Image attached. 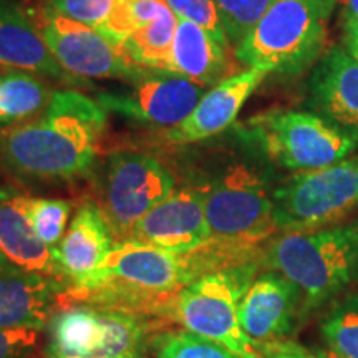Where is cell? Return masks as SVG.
Instances as JSON below:
<instances>
[{"instance_id":"22","label":"cell","mask_w":358,"mask_h":358,"mask_svg":"<svg viewBox=\"0 0 358 358\" xmlns=\"http://www.w3.org/2000/svg\"><path fill=\"white\" fill-rule=\"evenodd\" d=\"M227 48L216 42L204 29L189 20L178 19L173 42V73L199 83L201 87H216L231 77Z\"/></svg>"},{"instance_id":"17","label":"cell","mask_w":358,"mask_h":358,"mask_svg":"<svg viewBox=\"0 0 358 358\" xmlns=\"http://www.w3.org/2000/svg\"><path fill=\"white\" fill-rule=\"evenodd\" d=\"M64 292V280L15 266L7 268L0 274V330H45Z\"/></svg>"},{"instance_id":"32","label":"cell","mask_w":358,"mask_h":358,"mask_svg":"<svg viewBox=\"0 0 358 358\" xmlns=\"http://www.w3.org/2000/svg\"><path fill=\"white\" fill-rule=\"evenodd\" d=\"M345 48L358 60V15L345 20Z\"/></svg>"},{"instance_id":"24","label":"cell","mask_w":358,"mask_h":358,"mask_svg":"<svg viewBox=\"0 0 358 358\" xmlns=\"http://www.w3.org/2000/svg\"><path fill=\"white\" fill-rule=\"evenodd\" d=\"M20 201L35 234L57 256L66 227H69L71 203L65 199L29 198V196H20Z\"/></svg>"},{"instance_id":"1","label":"cell","mask_w":358,"mask_h":358,"mask_svg":"<svg viewBox=\"0 0 358 358\" xmlns=\"http://www.w3.org/2000/svg\"><path fill=\"white\" fill-rule=\"evenodd\" d=\"M106 110L73 90L53 93L34 122L0 128V169L40 181H73L95 169Z\"/></svg>"},{"instance_id":"9","label":"cell","mask_w":358,"mask_h":358,"mask_svg":"<svg viewBox=\"0 0 358 358\" xmlns=\"http://www.w3.org/2000/svg\"><path fill=\"white\" fill-rule=\"evenodd\" d=\"M176 189V176L163 161L141 151H116L103 161L96 179L98 206L120 243L155 206Z\"/></svg>"},{"instance_id":"18","label":"cell","mask_w":358,"mask_h":358,"mask_svg":"<svg viewBox=\"0 0 358 358\" xmlns=\"http://www.w3.org/2000/svg\"><path fill=\"white\" fill-rule=\"evenodd\" d=\"M115 236L100 206L83 203L75 213L58 248L57 259L65 282L78 285L95 272L115 245Z\"/></svg>"},{"instance_id":"29","label":"cell","mask_w":358,"mask_h":358,"mask_svg":"<svg viewBox=\"0 0 358 358\" xmlns=\"http://www.w3.org/2000/svg\"><path fill=\"white\" fill-rule=\"evenodd\" d=\"M118 0H52V8L60 15L96 29L108 19Z\"/></svg>"},{"instance_id":"21","label":"cell","mask_w":358,"mask_h":358,"mask_svg":"<svg viewBox=\"0 0 358 358\" xmlns=\"http://www.w3.org/2000/svg\"><path fill=\"white\" fill-rule=\"evenodd\" d=\"M0 252L22 271L65 280L55 252L30 226L20 196H0Z\"/></svg>"},{"instance_id":"28","label":"cell","mask_w":358,"mask_h":358,"mask_svg":"<svg viewBox=\"0 0 358 358\" xmlns=\"http://www.w3.org/2000/svg\"><path fill=\"white\" fill-rule=\"evenodd\" d=\"M166 3L171 7L178 19L189 20L192 24L199 25L222 47H231L214 0H166Z\"/></svg>"},{"instance_id":"7","label":"cell","mask_w":358,"mask_h":358,"mask_svg":"<svg viewBox=\"0 0 358 358\" xmlns=\"http://www.w3.org/2000/svg\"><path fill=\"white\" fill-rule=\"evenodd\" d=\"M252 274L248 264L206 272L176 294L173 315L186 332L211 340L237 357L262 358L239 322V303Z\"/></svg>"},{"instance_id":"26","label":"cell","mask_w":358,"mask_h":358,"mask_svg":"<svg viewBox=\"0 0 358 358\" xmlns=\"http://www.w3.org/2000/svg\"><path fill=\"white\" fill-rule=\"evenodd\" d=\"M227 42L237 47L266 15L274 0H214Z\"/></svg>"},{"instance_id":"27","label":"cell","mask_w":358,"mask_h":358,"mask_svg":"<svg viewBox=\"0 0 358 358\" xmlns=\"http://www.w3.org/2000/svg\"><path fill=\"white\" fill-rule=\"evenodd\" d=\"M156 358H241L217 343L189 332H169L156 340Z\"/></svg>"},{"instance_id":"33","label":"cell","mask_w":358,"mask_h":358,"mask_svg":"<svg viewBox=\"0 0 358 358\" xmlns=\"http://www.w3.org/2000/svg\"><path fill=\"white\" fill-rule=\"evenodd\" d=\"M355 15H358V0H347L343 3V20L352 19Z\"/></svg>"},{"instance_id":"16","label":"cell","mask_w":358,"mask_h":358,"mask_svg":"<svg viewBox=\"0 0 358 358\" xmlns=\"http://www.w3.org/2000/svg\"><path fill=\"white\" fill-rule=\"evenodd\" d=\"M308 106L358 138V60L347 48H330L315 66L308 83Z\"/></svg>"},{"instance_id":"19","label":"cell","mask_w":358,"mask_h":358,"mask_svg":"<svg viewBox=\"0 0 358 358\" xmlns=\"http://www.w3.org/2000/svg\"><path fill=\"white\" fill-rule=\"evenodd\" d=\"M3 70H24L73 82V75L52 55L38 27L19 7L0 0V71Z\"/></svg>"},{"instance_id":"10","label":"cell","mask_w":358,"mask_h":358,"mask_svg":"<svg viewBox=\"0 0 358 358\" xmlns=\"http://www.w3.org/2000/svg\"><path fill=\"white\" fill-rule=\"evenodd\" d=\"M45 330L48 358H138L148 334L136 313L100 306L57 310Z\"/></svg>"},{"instance_id":"23","label":"cell","mask_w":358,"mask_h":358,"mask_svg":"<svg viewBox=\"0 0 358 358\" xmlns=\"http://www.w3.org/2000/svg\"><path fill=\"white\" fill-rule=\"evenodd\" d=\"M53 93L35 73L24 70L0 71V128L30 122L43 113Z\"/></svg>"},{"instance_id":"11","label":"cell","mask_w":358,"mask_h":358,"mask_svg":"<svg viewBox=\"0 0 358 358\" xmlns=\"http://www.w3.org/2000/svg\"><path fill=\"white\" fill-rule=\"evenodd\" d=\"M40 34L62 69L82 78H123L136 82L150 69L133 64L120 47L101 37L92 27L45 10Z\"/></svg>"},{"instance_id":"13","label":"cell","mask_w":358,"mask_h":358,"mask_svg":"<svg viewBox=\"0 0 358 358\" xmlns=\"http://www.w3.org/2000/svg\"><path fill=\"white\" fill-rule=\"evenodd\" d=\"M128 241L176 254H194L211 245L201 194L192 186L176 187L136 222Z\"/></svg>"},{"instance_id":"6","label":"cell","mask_w":358,"mask_h":358,"mask_svg":"<svg viewBox=\"0 0 358 358\" xmlns=\"http://www.w3.org/2000/svg\"><path fill=\"white\" fill-rule=\"evenodd\" d=\"M239 134L277 166L297 173L338 163L358 146V138L322 116L295 110L254 116Z\"/></svg>"},{"instance_id":"2","label":"cell","mask_w":358,"mask_h":358,"mask_svg":"<svg viewBox=\"0 0 358 358\" xmlns=\"http://www.w3.org/2000/svg\"><path fill=\"white\" fill-rule=\"evenodd\" d=\"M203 198L211 244L237 257L274 236V187L266 173L248 161H232L191 185Z\"/></svg>"},{"instance_id":"31","label":"cell","mask_w":358,"mask_h":358,"mask_svg":"<svg viewBox=\"0 0 358 358\" xmlns=\"http://www.w3.org/2000/svg\"><path fill=\"white\" fill-rule=\"evenodd\" d=\"M266 358H319L294 343H275L266 348Z\"/></svg>"},{"instance_id":"5","label":"cell","mask_w":358,"mask_h":358,"mask_svg":"<svg viewBox=\"0 0 358 358\" xmlns=\"http://www.w3.org/2000/svg\"><path fill=\"white\" fill-rule=\"evenodd\" d=\"M335 3V0H274L236 47V58L266 73H301L324 48Z\"/></svg>"},{"instance_id":"20","label":"cell","mask_w":358,"mask_h":358,"mask_svg":"<svg viewBox=\"0 0 358 358\" xmlns=\"http://www.w3.org/2000/svg\"><path fill=\"white\" fill-rule=\"evenodd\" d=\"M134 20L133 34L123 43L133 64L150 70L173 71V42L178 17L166 0H128Z\"/></svg>"},{"instance_id":"30","label":"cell","mask_w":358,"mask_h":358,"mask_svg":"<svg viewBox=\"0 0 358 358\" xmlns=\"http://www.w3.org/2000/svg\"><path fill=\"white\" fill-rule=\"evenodd\" d=\"M43 330H0V358H30L37 350Z\"/></svg>"},{"instance_id":"34","label":"cell","mask_w":358,"mask_h":358,"mask_svg":"<svg viewBox=\"0 0 358 358\" xmlns=\"http://www.w3.org/2000/svg\"><path fill=\"white\" fill-rule=\"evenodd\" d=\"M10 267H12V264L7 261L6 256H3L2 252H0V274H2V272H6L7 268H10Z\"/></svg>"},{"instance_id":"4","label":"cell","mask_w":358,"mask_h":358,"mask_svg":"<svg viewBox=\"0 0 358 358\" xmlns=\"http://www.w3.org/2000/svg\"><path fill=\"white\" fill-rule=\"evenodd\" d=\"M267 264L301 290L306 307H319L358 274V226L282 232L267 248Z\"/></svg>"},{"instance_id":"25","label":"cell","mask_w":358,"mask_h":358,"mask_svg":"<svg viewBox=\"0 0 358 358\" xmlns=\"http://www.w3.org/2000/svg\"><path fill=\"white\" fill-rule=\"evenodd\" d=\"M329 350L342 358H358V295H348L322 322Z\"/></svg>"},{"instance_id":"15","label":"cell","mask_w":358,"mask_h":358,"mask_svg":"<svg viewBox=\"0 0 358 358\" xmlns=\"http://www.w3.org/2000/svg\"><path fill=\"white\" fill-rule=\"evenodd\" d=\"M266 75L262 70L249 69L224 78L204 93L185 122L164 129L161 141L164 145H191L222 133L236 122L244 103Z\"/></svg>"},{"instance_id":"36","label":"cell","mask_w":358,"mask_h":358,"mask_svg":"<svg viewBox=\"0 0 358 358\" xmlns=\"http://www.w3.org/2000/svg\"><path fill=\"white\" fill-rule=\"evenodd\" d=\"M335 2H337V3H345L347 0H335Z\"/></svg>"},{"instance_id":"14","label":"cell","mask_w":358,"mask_h":358,"mask_svg":"<svg viewBox=\"0 0 358 358\" xmlns=\"http://www.w3.org/2000/svg\"><path fill=\"white\" fill-rule=\"evenodd\" d=\"M301 306V290L279 272H267L241 299V327L257 348L275 345L290 334Z\"/></svg>"},{"instance_id":"12","label":"cell","mask_w":358,"mask_h":358,"mask_svg":"<svg viewBox=\"0 0 358 358\" xmlns=\"http://www.w3.org/2000/svg\"><path fill=\"white\" fill-rule=\"evenodd\" d=\"M131 85L128 93H100L98 103L131 122L163 129L185 122L206 93L199 83L161 70H148Z\"/></svg>"},{"instance_id":"3","label":"cell","mask_w":358,"mask_h":358,"mask_svg":"<svg viewBox=\"0 0 358 358\" xmlns=\"http://www.w3.org/2000/svg\"><path fill=\"white\" fill-rule=\"evenodd\" d=\"M229 259L208 245L194 254H176L155 245L127 241L116 243L101 266L75 285L73 292L85 295L156 297L179 292L206 272L217 271L216 264Z\"/></svg>"},{"instance_id":"37","label":"cell","mask_w":358,"mask_h":358,"mask_svg":"<svg viewBox=\"0 0 358 358\" xmlns=\"http://www.w3.org/2000/svg\"><path fill=\"white\" fill-rule=\"evenodd\" d=\"M138 358H145V357H138Z\"/></svg>"},{"instance_id":"8","label":"cell","mask_w":358,"mask_h":358,"mask_svg":"<svg viewBox=\"0 0 358 358\" xmlns=\"http://www.w3.org/2000/svg\"><path fill=\"white\" fill-rule=\"evenodd\" d=\"M358 206V158L301 171L274 187L277 232L330 227Z\"/></svg>"},{"instance_id":"35","label":"cell","mask_w":358,"mask_h":358,"mask_svg":"<svg viewBox=\"0 0 358 358\" xmlns=\"http://www.w3.org/2000/svg\"><path fill=\"white\" fill-rule=\"evenodd\" d=\"M317 357L319 358H342V357H338L337 353H334L332 350H320L319 353H317Z\"/></svg>"}]
</instances>
